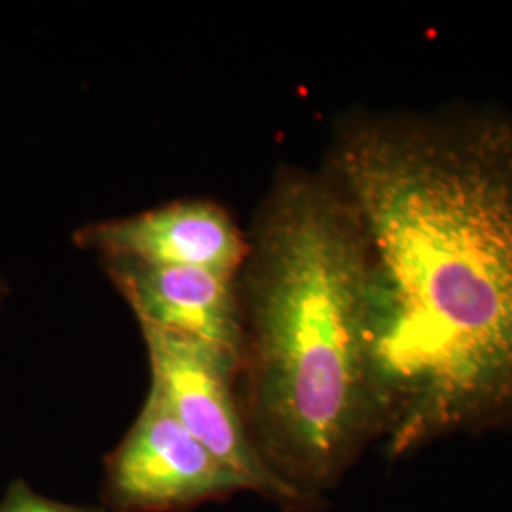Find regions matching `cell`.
I'll return each mask as SVG.
<instances>
[{"mask_svg":"<svg viewBox=\"0 0 512 512\" xmlns=\"http://www.w3.org/2000/svg\"><path fill=\"white\" fill-rule=\"evenodd\" d=\"M154 391L184 429L245 482L249 492L285 507L308 501L266 465L251 437L238 393L239 361L167 330L139 325Z\"/></svg>","mask_w":512,"mask_h":512,"instance_id":"3","label":"cell"},{"mask_svg":"<svg viewBox=\"0 0 512 512\" xmlns=\"http://www.w3.org/2000/svg\"><path fill=\"white\" fill-rule=\"evenodd\" d=\"M74 245L101 264L205 268L238 275L249 251L247 232L213 200L188 198L128 217L95 220L74 232Z\"/></svg>","mask_w":512,"mask_h":512,"instance_id":"5","label":"cell"},{"mask_svg":"<svg viewBox=\"0 0 512 512\" xmlns=\"http://www.w3.org/2000/svg\"><path fill=\"white\" fill-rule=\"evenodd\" d=\"M139 325L167 330L241 357L238 275L205 268L101 264Z\"/></svg>","mask_w":512,"mask_h":512,"instance_id":"6","label":"cell"},{"mask_svg":"<svg viewBox=\"0 0 512 512\" xmlns=\"http://www.w3.org/2000/svg\"><path fill=\"white\" fill-rule=\"evenodd\" d=\"M0 512H103L95 507L69 505L37 494L25 480H14L0 499Z\"/></svg>","mask_w":512,"mask_h":512,"instance_id":"7","label":"cell"},{"mask_svg":"<svg viewBox=\"0 0 512 512\" xmlns=\"http://www.w3.org/2000/svg\"><path fill=\"white\" fill-rule=\"evenodd\" d=\"M247 243L239 401L266 465L310 503L380 437L370 251L329 175L291 165L275 173Z\"/></svg>","mask_w":512,"mask_h":512,"instance_id":"2","label":"cell"},{"mask_svg":"<svg viewBox=\"0 0 512 512\" xmlns=\"http://www.w3.org/2000/svg\"><path fill=\"white\" fill-rule=\"evenodd\" d=\"M249 492L245 482L194 439L148 391L139 416L105 461L110 512H181Z\"/></svg>","mask_w":512,"mask_h":512,"instance_id":"4","label":"cell"},{"mask_svg":"<svg viewBox=\"0 0 512 512\" xmlns=\"http://www.w3.org/2000/svg\"><path fill=\"white\" fill-rule=\"evenodd\" d=\"M4 293V285H2V283H0V294Z\"/></svg>","mask_w":512,"mask_h":512,"instance_id":"8","label":"cell"},{"mask_svg":"<svg viewBox=\"0 0 512 512\" xmlns=\"http://www.w3.org/2000/svg\"><path fill=\"white\" fill-rule=\"evenodd\" d=\"M323 171L370 251L366 338L389 452L511 418V114H349Z\"/></svg>","mask_w":512,"mask_h":512,"instance_id":"1","label":"cell"}]
</instances>
